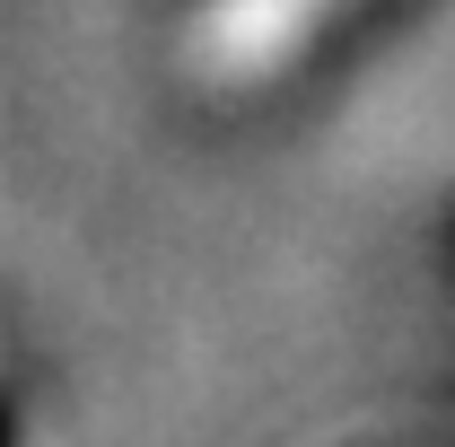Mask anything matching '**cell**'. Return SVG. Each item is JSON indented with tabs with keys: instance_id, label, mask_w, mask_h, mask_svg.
I'll return each mask as SVG.
<instances>
[{
	"instance_id": "6da1fadb",
	"label": "cell",
	"mask_w": 455,
	"mask_h": 447,
	"mask_svg": "<svg viewBox=\"0 0 455 447\" xmlns=\"http://www.w3.org/2000/svg\"><path fill=\"white\" fill-rule=\"evenodd\" d=\"M333 9L341 0H202L193 53L228 79H254V70H281L289 53H307L333 27Z\"/></svg>"
}]
</instances>
